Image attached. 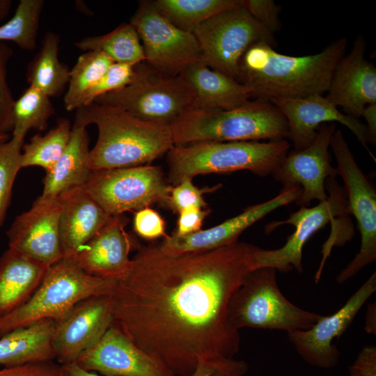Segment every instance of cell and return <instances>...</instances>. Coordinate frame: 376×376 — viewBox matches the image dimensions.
<instances>
[{
    "mask_svg": "<svg viewBox=\"0 0 376 376\" xmlns=\"http://www.w3.org/2000/svg\"><path fill=\"white\" fill-rule=\"evenodd\" d=\"M297 187L281 189L275 197L245 208L240 214L205 230L178 237L167 236L158 244L170 255L212 250L229 245L237 240L249 227L276 209L295 201L300 194Z\"/></svg>",
    "mask_w": 376,
    "mask_h": 376,
    "instance_id": "d6986e66",
    "label": "cell"
},
{
    "mask_svg": "<svg viewBox=\"0 0 376 376\" xmlns=\"http://www.w3.org/2000/svg\"><path fill=\"white\" fill-rule=\"evenodd\" d=\"M75 45L82 51H100L113 63L135 65L145 61L141 40L130 23H123L107 34L86 37Z\"/></svg>",
    "mask_w": 376,
    "mask_h": 376,
    "instance_id": "f1b7e54d",
    "label": "cell"
},
{
    "mask_svg": "<svg viewBox=\"0 0 376 376\" xmlns=\"http://www.w3.org/2000/svg\"><path fill=\"white\" fill-rule=\"evenodd\" d=\"M258 249L237 241L170 255L158 244L139 246L109 295L113 324L175 376H191L201 360L234 358L240 336L228 304L258 268Z\"/></svg>",
    "mask_w": 376,
    "mask_h": 376,
    "instance_id": "6da1fadb",
    "label": "cell"
},
{
    "mask_svg": "<svg viewBox=\"0 0 376 376\" xmlns=\"http://www.w3.org/2000/svg\"><path fill=\"white\" fill-rule=\"evenodd\" d=\"M182 75L194 91V109L230 110L243 106L251 97L246 86L211 68L203 61L191 64Z\"/></svg>",
    "mask_w": 376,
    "mask_h": 376,
    "instance_id": "cb8c5ba5",
    "label": "cell"
},
{
    "mask_svg": "<svg viewBox=\"0 0 376 376\" xmlns=\"http://www.w3.org/2000/svg\"><path fill=\"white\" fill-rule=\"evenodd\" d=\"M347 45V38H340L318 53L294 56L276 52L267 42H256L242 57L237 81L257 100L323 95Z\"/></svg>",
    "mask_w": 376,
    "mask_h": 376,
    "instance_id": "7a4b0ae2",
    "label": "cell"
},
{
    "mask_svg": "<svg viewBox=\"0 0 376 376\" xmlns=\"http://www.w3.org/2000/svg\"><path fill=\"white\" fill-rule=\"evenodd\" d=\"M90 124L98 131L89 153L91 171L146 165L174 146L169 126L141 120L114 107L93 102L77 109L74 125Z\"/></svg>",
    "mask_w": 376,
    "mask_h": 376,
    "instance_id": "3957f363",
    "label": "cell"
},
{
    "mask_svg": "<svg viewBox=\"0 0 376 376\" xmlns=\"http://www.w3.org/2000/svg\"><path fill=\"white\" fill-rule=\"evenodd\" d=\"M13 49L6 42H0V133L13 130V107L15 100L7 81V68Z\"/></svg>",
    "mask_w": 376,
    "mask_h": 376,
    "instance_id": "74e56055",
    "label": "cell"
},
{
    "mask_svg": "<svg viewBox=\"0 0 376 376\" xmlns=\"http://www.w3.org/2000/svg\"><path fill=\"white\" fill-rule=\"evenodd\" d=\"M320 317L290 302L279 288L276 269L269 267L256 268L247 274L228 309V322L237 331L244 327L287 333L306 330Z\"/></svg>",
    "mask_w": 376,
    "mask_h": 376,
    "instance_id": "ba28073f",
    "label": "cell"
},
{
    "mask_svg": "<svg viewBox=\"0 0 376 376\" xmlns=\"http://www.w3.org/2000/svg\"><path fill=\"white\" fill-rule=\"evenodd\" d=\"M221 186V185H217L200 189L192 183V178H186L173 187L167 203L173 210L178 213L189 207L203 208L207 205L203 194L214 191Z\"/></svg>",
    "mask_w": 376,
    "mask_h": 376,
    "instance_id": "8d00e7d4",
    "label": "cell"
},
{
    "mask_svg": "<svg viewBox=\"0 0 376 376\" xmlns=\"http://www.w3.org/2000/svg\"><path fill=\"white\" fill-rule=\"evenodd\" d=\"M71 123L58 119L56 125L44 135L35 134L22 150V168L40 166L50 170L64 152L70 139Z\"/></svg>",
    "mask_w": 376,
    "mask_h": 376,
    "instance_id": "4dcf8cb0",
    "label": "cell"
},
{
    "mask_svg": "<svg viewBox=\"0 0 376 376\" xmlns=\"http://www.w3.org/2000/svg\"><path fill=\"white\" fill-rule=\"evenodd\" d=\"M336 130L334 123L321 125L313 142L301 150L288 152L283 162L271 174L283 189L297 187L300 194L295 201L300 207H308L311 201L327 198L325 182L338 175L329 152L330 141Z\"/></svg>",
    "mask_w": 376,
    "mask_h": 376,
    "instance_id": "5bb4252c",
    "label": "cell"
},
{
    "mask_svg": "<svg viewBox=\"0 0 376 376\" xmlns=\"http://www.w3.org/2000/svg\"><path fill=\"white\" fill-rule=\"evenodd\" d=\"M54 112L50 97L29 86L15 100L12 113L13 136H26L29 130L44 131Z\"/></svg>",
    "mask_w": 376,
    "mask_h": 376,
    "instance_id": "d6a6232c",
    "label": "cell"
},
{
    "mask_svg": "<svg viewBox=\"0 0 376 376\" xmlns=\"http://www.w3.org/2000/svg\"><path fill=\"white\" fill-rule=\"evenodd\" d=\"M0 376H62L61 365L53 361L29 363L4 367Z\"/></svg>",
    "mask_w": 376,
    "mask_h": 376,
    "instance_id": "b9f144b4",
    "label": "cell"
},
{
    "mask_svg": "<svg viewBox=\"0 0 376 376\" xmlns=\"http://www.w3.org/2000/svg\"><path fill=\"white\" fill-rule=\"evenodd\" d=\"M61 368L62 376H101L95 372L82 368L76 362L61 365Z\"/></svg>",
    "mask_w": 376,
    "mask_h": 376,
    "instance_id": "bcb514c9",
    "label": "cell"
},
{
    "mask_svg": "<svg viewBox=\"0 0 376 376\" xmlns=\"http://www.w3.org/2000/svg\"><path fill=\"white\" fill-rule=\"evenodd\" d=\"M364 376H376V347L364 346L353 363Z\"/></svg>",
    "mask_w": 376,
    "mask_h": 376,
    "instance_id": "ee69618b",
    "label": "cell"
},
{
    "mask_svg": "<svg viewBox=\"0 0 376 376\" xmlns=\"http://www.w3.org/2000/svg\"><path fill=\"white\" fill-rule=\"evenodd\" d=\"M365 53L366 41L358 36L351 51L336 65L326 96L355 118L361 116L366 106L376 103V68Z\"/></svg>",
    "mask_w": 376,
    "mask_h": 376,
    "instance_id": "7402d4cb",
    "label": "cell"
},
{
    "mask_svg": "<svg viewBox=\"0 0 376 376\" xmlns=\"http://www.w3.org/2000/svg\"><path fill=\"white\" fill-rule=\"evenodd\" d=\"M76 363L88 371L103 376H175L113 324Z\"/></svg>",
    "mask_w": 376,
    "mask_h": 376,
    "instance_id": "ffe728a7",
    "label": "cell"
},
{
    "mask_svg": "<svg viewBox=\"0 0 376 376\" xmlns=\"http://www.w3.org/2000/svg\"><path fill=\"white\" fill-rule=\"evenodd\" d=\"M50 266L8 248L0 257V318L26 302Z\"/></svg>",
    "mask_w": 376,
    "mask_h": 376,
    "instance_id": "d4e9b609",
    "label": "cell"
},
{
    "mask_svg": "<svg viewBox=\"0 0 376 376\" xmlns=\"http://www.w3.org/2000/svg\"><path fill=\"white\" fill-rule=\"evenodd\" d=\"M113 322L109 296L79 301L56 322L52 336L55 360L60 365L76 362L99 342Z\"/></svg>",
    "mask_w": 376,
    "mask_h": 376,
    "instance_id": "e0dca14e",
    "label": "cell"
},
{
    "mask_svg": "<svg viewBox=\"0 0 376 376\" xmlns=\"http://www.w3.org/2000/svg\"><path fill=\"white\" fill-rule=\"evenodd\" d=\"M286 139L260 141H204L174 146L167 153L169 180L173 185L200 174L249 171L271 175L289 152Z\"/></svg>",
    "mask_w": 376,
    "mask_h": 376,
    "instance_id": "5b68a950",
    "label": "cell"
},
{
    "mask_svg": "<svg viewBox=\"0 0 376 376\" xmlns=\"http://www.w3.org/2000/svg\"><path fill=\"white\" fill-rule=\"evenodd\" d=\"M60 196H39L6 231L8 248L49 266L63 258L59 233Z\"/></svg>",
    "mask_w": 376,
    "mask_h": 376,
    "instance_id": "2e32d148",
    "label": "cell"
},
{
    "mask_svg": "<svg viewBox=\"0 0 376 376\" xmlns=\"http://www.w3.org/2000/svg\"><path fill=\"white\" fill-rule=\"evenodd\" d=\"M241 0H156L157 12L180 29L192 33L214 15L239 6Z\"/></svg>",
    "mask_w": 376,
    "mask_h": 376,
    "instance_id": "f546056e",
    "label": "cell"
},
{
    "mask_svg": "<svg viewBox=\"0 0 376 376\" xmlns=\"http://www.w3.org/2000/svg\"><path fill=\"white\" fill-rule=\"evenodd\" d=\"M174 146L204 141L285 139V118L269 100H256L226 111L193 109L170 126Z\"/></svg>",
    "mask_w": 376,
    "mask_h": 376,
    "instance_id": "8992f818",
    "label": "cell"
},
{
    "mask_svg": "<svg viewBox=\"0 0 376 376\" xmlns=\"http://www.w3.org/2000/svg\"><path fill=\"white\" fill-rule=\"evenodd\" d=\"M365 330L367 333L376 334V306L375 302L368 304L366 314Z\"/></svg>",
    "mask_w": 376,
    "mask_h": 376,
    "instance_id": "7dc6e473",
    "label": "cell"
},
{
    "mask_svg": "<svg viewBox=\"0 0 376 376\" xmlns=\"http://www.w3.org/2000/svg\"><path fill=\"white\" fill-rule=\"evenodd\" d=\"M117 281L89 275L63 258L49 267L26 302L0 318V337L40 320L56 322L79 301L90 297L109 296Z\"/></svg>",
    "mask_w": 376,
    "mask_h": 376,
    "instance_id": "52a82bcc",
    "label": "cell"
},
{
    "mask_svg": "<svg viewBox=\"0 0 376 376\" xmlns=\"http://www.w3.org/2000/svg\"><path fill=\"white\" fill-rule=\"evenodd\" d=\"M43 0H21L14 15L0 26V42H13L24 50L36 45Z\"/></svg>",
    "mask_w": 376,
    "mask_h": 376,
    "instance_id": "836d02e7",
    "label": "cell"
},
{
    "mask_svg": "<svg viewBox=\"0 0 376 376\" xmlns=\"http://www.w3.org/2000/svg\"><path fill=\"white\" fill-rule=\"evenodd\" d=\"M209 212L210 210L196 207L182 210L179 212L178 227L173 235L181 237L200 230L203 219Z\"/></svg>",
    "mask_w": 376,
    "mask_h": 376,
    "instance_id": "7bdbcfd3",
    "label": "cell"
},
{
    "mask_svg": "<svg viewBox=\"0 0 376 376\" xmlns=\"http://www.w3.org/2000/svg\"><path fill=\"white\" fill-rule=\"evenodd\" d=\"M113 61L104 53L88 51L80 55L70 71V79L63 97L67 111L82 106L84 98L91 88L105 73Z\"/></svg>",
    "mask_w": 376,
    "mask_h": 376,
    "instance_id": "1f68e13d",
    "label": "cell"
},
{
    "mask_svg": "<svg viewBox=\"0 0 376 376\" xmlns=\"http://www.w3.org/2000/svg\"><path fill=\"white\" fill-rule=\"evenodd\" d=\"M160 166L143 165L92 171L85 187L110 215L167 201L173 185Z\"/></svg>",
    "mask_w": 376,
    "mask_h": 376,
    "instance_id": "7c38bea8",
    "label": "cell"
},
{
    "mask_svg": "<svg viewBox=\"0 0 376 376\" xmlns=\"http://www.w3.org/2000/svg\"><path fill=\"white\" fill-rule=\"evenodd\" d=\"M194 91L182 74L165 76L145 61L134 65L131 82L95 103L120 109L143 121L171 126L194 108Z\"/></svg>",
    "mask_w": 376,
    "mask_h": 376,
    "instance_id": "9c48e42d",
    "label": "cell"
},
{
    "mask_svg": "<svg viewBox=\"0 0 376 376\" xmlns=\"http://www.w3.org/2000/svg\"><path fill=\"white\" fill-rule=\"evenodd\" d=\"M330 148L337 162V173L343 181V191L350 214L357 222L361 246L352 261L337 275L342 284L376 260V191L355 161L340 130L333 134Z\"/></svg>",
    "mask_w": 376,
    "mask_h": 376,
    "instance_id": "8fae6325",
    "label": "cell"
},
{
    "mask_svg": "<svg viewBox=\"0 0 376 376\" xmlns=\"http://www.w3.org/2000/svg\"><path fill=\"white\" fill-rule=\"evenodd\" d=\"M269 101L285 118L288 127V138L295 150L308 147L315 138L321 125L338 122L355 135L375 162L374 155L368 148L366 125L357 118L341 113L323 95L314 94L297 98L276 97Z\"/></svg>",
    "mask_w": 376,
    "mask_h": 376,
    "instance_id": "ac0fdd59",
    "label": "cell"
},
{
    "mask_svg": "<svg viewBox=\"0 0 376 376\" xmlns=\"http://www.w3.org/2000/svg\"><path fill=\"white\" fill-rule=\"evenodd\" d=\"M59 196L62 206L59 233L65 258L91 240L112 216L93 198L85 185L70 189Z\"/></svg>",
    "mask_w": 376,
    "mask_h": 376,
    "instance_id": "603a6c76",
    "label": "cell"
},
{
    "mask_svg": "<svg viewBox=\"0 0 376 376\" xmlns=\"http://www.w3.org/2000/svg\"><path fill=\"white\" fill-rule=\"evenodd\" d=\"M130 23L136 29L145 62L159 73L178 76L202 61L198 42L192 33L176 27L156 10L153 1H141Z\"/></svg>",
    "mask_w": 376,
    "mask_h": 376,
    "instance_id": "4fadbf2b",
    "label": "cell"
},
{
    "mask_svg": "<svg viewBox=\"0 0 376 376\" xmlns=\"http://www.w3.org/2000/svg\"><path fill=\"white\" fill-rule=\"evenodd\" d=\"M248 368L245 361L235 358L201 360L191 376H245Z\"/></svg>",
    "mask_w": 376,
    "mask_h": 376,
    "instance_id": "f35d334b",
    "label": "cell"
},
{
    "mask_svg": "<svg viewBox=\"0 0 376 376\" xmlns=\"http://www.w3.org/2000/svg\"><path fill=\"white\" fill-rule=\"evenodd\" d=\"M56 322L43 319L0 337V365L12 367L55 360L52 336Z\"/></svg>",
    "mask_w": 376,
    "mask_h": 376,
    "instance_id": "4316f807",
    "label": "cell"
},
{
    "mask_svg": "<svg viewBox=\"0 0 376 376\" xmlns=\"http://www.w3.org/2000/svg\"><path fill=\"white\" fill-rule=\"evenodd\" d=\"M192 33L201 52L202 61L211 68L237 81L240 63L253 44L273 46L274 33L260 24L241 3L221 12L197 26Z\"/></svg>",
    "mask_w": 376,
    "mask_h": 376,
    "instance_id": "30bf717a",
    "label": "cell"
},
{
    "mask_svg": "<svg viewBox=\"0 0 376 376\" xmlns=\"http://www.w3.org/2000/svg\"><path fill=\"white\" fill-rule=\"evenodd\" d=\"M11 6L12 1L10 0H0V21L8 16Z\"/></svg>",
    "mask_w": 376,
    "mask_h": 376,
    "instance_id": "c3c4849f",
    "label": "cell"
},
{
    "mask_svg": "<svg viewBox=\"0 0 376 376\" xmlns=\"http://www.w3.org/2000/svg\"><path fill=\"white\" fill-rule=\"evenodd\" d=\"M249 13L270 32L279 30V7L272 0H242Z\"/></svg>",
    "mask_w": 376,
    "mask_h": 376,
    "instance_id": "60d3db41",
    "label": "cell"
},
{
    "mask_svg": "<svg viewBox=\"0 0 376 376\" xmlns=\"http://www.w3.org/2000/svg\"><path fill=\"white\" fill-rule=\"evenodd\" d=\"M376 291V272L335 313L321 315L309 329L288 333V338L299 355L308 364L321 368L336 366L340 352L332 342L351 325L366 301Z\"/></svg>",
    "mask_w": 376,
    "mask_h": 376,
    "instance_id": "9a60e30c",
    "label": "cell"
},
{
    "mask_svg": "<svg viewBox=\"0 0 376 376\" xmlns=\"http://www.w3.org/2000/svg\"><path fill=\"white\" fill-rule=\"evenodd\" d=\"M350 376H364L353 364L349 367Z\"/></svg>",
    "mask_w": 376,
    "mask_h": 376,
    "instance_id": "681fc988",
    "label": "cell"
},
{
    "mask_svg": "<svg viewBox=\"0 0 376 376\" xmlns=\"http://www.w3.org/2000/svg\"><path fill=\"white\" fill-rule=\"evenodd\" d=\"M10 139V138L8 134L0 133V145L8 141Z\"/></svg>",
    "mask_w": 376,
    "mask_h": 376,
    "instance_id": "f907efd6",
    "label": "cell"
},
{
    "mask_svg": "<svg viewBox=\"0 0 376 376\" xmlns=\"http://www.w3.org/2000/svg\"><path fill=\"white\" fill-rule=\"evenodd\" d=\"M60 37L52 31L44 35L40 47L29 63L26 79L49 97L62 94L68 85L70 70L58 58Z\"/></svg>",
    "mask_w": 376,
    "mask_h": 376,
    "instance_id": "83f0119b",
    "label": "cell"
},
{
    "mask_svg": "<svg viewBox=\"0 0 376 376\" xmlns=\"http://www.w3.org/2000/svg\"><path fill=\"white\" fill-rule=\"evenodd\" d=\"M134 75V65L113 63L87 92L82 106L89 105L93 103L98 97L125 87L131 82Z\"/></svg>",
    "mask_w": 376,
    "mask_h": 376,
    "instance_id": "d590c367",
    "label": "cell"
},
{
    "mask_svg": "<svg viewBox=\"0 0 376 376\" xmlns=\"http://www.w3.org/2000/svg\"><path fill=\"white\" fill-rule=\"evenodd\" d=\"M25 136H12L0 145V228L10 205L13 185L22 169V150Z\"/></svg>",
    "mask_w": 376,
    "mask_h": 376,
    "instance_id": "e575fe53",
    "label": "cell"
},
{
    "mask_svg": "<svg viewBox=\"0 0 376 376\" xmlns=\"http://www.w3.org/2000/svg\"><path fill=\"white\" fill-rule=\"evenodd\" d=\"M127 219L112 216L109 222L88 242L65 258L86 274L118 281L130 269V252L134 245L125 231Z\"/></svg>",
    "mask_w": 376,
    "mask_h": 376,
    "instance_id": "44dd1931",
    "label": "cell"
},
{
    "mask_svg": "<svg viewBox=\"0 0 376 376\" xmlns=\"http://www.w3.org/2000/svg\"><path fill=\"white\" fill-rule=\"evenodd\" d=\"M327 198L313 207H300L290 214L285 221H274L268 224L265 231L269 234L276 228L285 224L292 225L295 230L288 237L285 244L276 249L259 248L256 253L258 267H269L285 273L293 269L302 273V250L306 242L319 230L329 223L331 233L322 246V259L315 275V282H319L324 264L335 246H342L350 241L353 235L343 227L349 219L350 212L343 187L336 177H330L325 182Z\"/></svg>",
    "mask_w": 376,
    "mask_h": 376,
    "instance_id": "277c9868",
    "label": "cell"
},
{
    "mask_svg": "<svg viewBox=\"0 0 376 376\" xmlns=\"http://www.w3.org/2000/svg\"><path fill=\"white\" fill-rule=\"evenodd\" d=\"M361 116L366 121L367 142L375 146L376 143V103L369 104L363 109Z\"/></svg>",
    "mask_w": 376,
    "mask_h": 376,
    "instance_id": "f6af8a7d",
    "label": "cell"
},
{
    "mask_svg": "<svg viewBox=\"0 0 376 376\" xmlns=\"http://www.w3.org/2000/svg\"><path fill=\"white\" fill-rule=\"evenodd\" d=\"M90 150L86 127L73 125L64 152L54 166L46 171L40 196L54 198L70 189L85 185L92 172Z\"/></svg>",
    "mask_w": 376,
    "mask_h": 376,
    "instance_id": "484cf974",
    "label": "cell"
},
{
    "mask_svg": "<svg viewBox=\"0 0 376 376\" xmlns=\"http://www.w3.org/2000/svg\"><path fill=\"white\" fill-rule=\"evenodd\" d=\"M133 226L136 234L146 240H154L165 235L164 219L149 207L140 209L135 213Z\"/></svg>",
    "mask_w": 376,
    "mask_h": 376,
    "instance_id": "ab89813d",
    "label": "cell"
}]
</instances>
